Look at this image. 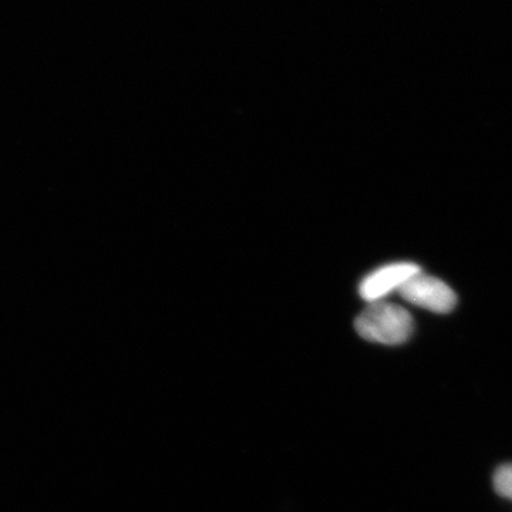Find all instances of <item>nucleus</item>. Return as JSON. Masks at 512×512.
<instances>
[{
    "label": "nucleus",
    "mask_w": 512,
    "mask_h": 512,
    "mask_svg": "<svg viewBox=\"0 0 512 512\" xmlns=\"http://www.w3.org/2000/svg\"><path fill=\"white\" fill-rule=\"evenodd\" d=\"M355 326L363 339L387 346L402 345L414 330L412 315L406 309L384 301L370 303L357 316Z\"/></svg>",
    "instance_id": "1"
},
{
    "label": "nucleus",
    "mask_w": 512,
    "mask_h": 512,
    "mask_svg": "<svg viewBox=\"0 0 512 512\" xmlns=\"http://www.w3.org/2000/svg\"><path fill=\"white\" fill-rule=\"evenodd\" d=\"M397 292L404 301L441 315L450 313L457 305V295L453 289L423 271L404 282Z\"/></svg>",
    "instance_id": "2"
},
{
    "label": "nucleus",
    "mask_w": 512,
    "mask_h": 512,
    "mask_svg": "<svg viewBox=\"0 0 512 512\" xmlns=\"http://www.w3.org/2000/svg\"><path fill=\"white\" fill-rule=\"evenodd\" d=\"M420 271V266L412 262L383 266L363 279L359 288L360 296L369 303L383 301L384 296L399 291L404 282Z\"/></svg>",
    "instance_id": "3"
},
{
    "label": "nucleus",
    "mask_w": 512,
    "mask_h": 512,
    "mask_svg": "<svg viewBox=\"0 0 512 512\" xmlns=\"http://www.w3.org/2000/svg\"><path fill=\"white\" fill-rule=\"evenodd\" d=\"M494 488L501 497L512 500V464H504L495 471Z\"/></svg>",
    "instance_id": "4"
}]
</instances>
